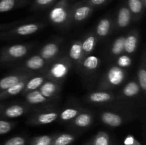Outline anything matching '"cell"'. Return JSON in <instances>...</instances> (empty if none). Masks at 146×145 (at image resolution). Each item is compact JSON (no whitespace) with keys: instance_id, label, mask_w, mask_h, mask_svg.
<instances>
[{"instance_id":"4","label":"cell","mask_w":146,"mask_h":145,"mask_svg":"<svg viewBox=\"0 0 146 145\" xmlns=\"http://www.w3.org/2000/svg\"><path fill=\"white\" fill-rule=\"evenodd\" d=\"M94 7L89 4L84 2L77 4L71 9V18L77 22H81L86 19L92 12Z\"/></svg>"},{"instance_id":"18","label":"cell","mask_w":146,"mask_h":145,"mask_svg":"<svg viewBox=\"0 0 146 145\" xmlns=\"http://www.w3.org/2000/svg\"><path fill=\"white\" fill-rule=\"evenodd\" d=\"M26 100L28 103L31 105H37V104L43 103L48 100L44 95H41L38 90L30 91L26 95Z\"/></svg>"},{"instance_id":"3","label":"cell","mask_w":146,"mask_h":145,"mask_svg":"<svg viewBox=\"0 0 146 145\" xmlns=\"http://www.w3.org/2000/svg\"><path fill=\"white\" fill-rule=\"evenodd\" d=\"M69 63L67 61H58L53 64L48 71V76L54 80H61L67 75L69 70Z\"/></svg>"},{"instance_id":"39","label":"cell","mask_w":146,"mask_h":145,"mask_svg":"<svg viewBox=\"0 0 146 145\" xmlns=\"http://www.w3.org/2000/svg\"><path fill=\"white\" fill-rule=\"evenodd\" d=\"M135 139L133 136L129 134L125 137V140H124V145H130L131 144L135 142Z\"/></svg>"},{"instance_id":"37","label":"cell","mask_w":146,"mask_h":145,"mask_svg":"<svg viewBox=\"0 0 146 145\" xmlns=\"http://www.w3.org/2000/svg\"><path fill=\"white\" fill-rule=\"evenodd\" d=\"M56 0H34V5L37 8H46L54 4Z\"/></svg>"},{"instance_id":"10","label":"cell","mask_w":146,"mask_h":145,"mask_svg":"<svg viewBox=\"0 0 146 145\" xmlns=\"http://www.w3.org/2000/svg\"><path fill=\"white\" fill-rule=\"evenodd\" d=\"M28 79L29 78L22 80L21 81L17 82V84H15V85H14L13 86H11V88H9V89L6 90L1 92V93H0V100L4 99V98H9V97L11 96H14V95H18L20 92H22V91L24 90V87H25L26 83H27Z\"/></svg>"},{"instance_id":"28","label":"cell","mask_w":146,"mask_h":145,"mask_svg":"<svg viewBox=\"0 0 146 145\" xmlns=\"http://www.w3.org/2000/svg\"><path fill=\"white\" fill-rule=\"evenodd\" d=\"M24 2L25 0H0V13L11 11Z\"/></svg>"},{"instance_id":"14","label":"cell","mask_w":146,"mask_h":145,"mask_svg":"<svg viewBox=\"0 0 146 145\" xmlns=\"http://www.w3.org/2000/svg\"><path fill=\"white\" fill-rule=\"evenodd\" d=\"M69 56L71 60L76 62H80L84 58L85 54L82 49L81 41H76L71 45L69 50Z\"/></svg>"},{"instance_id":"29","label":"cell","mask_w":146,"mask_h":145,"mask_svg":"<svg viewBox=\"0 0 146 145\" xmlns=\"http://www.w3.org/2000/svg\"><path fill=\"white\" fill-rule=\"evenodd\" d=\"M90 145H110L109 135L105 132H99L90 142Z\"/></svg>"},{"instance_id":"36","label":"cell","mask_w":146,"mask_h":145,"mask_svg":"<svg viewBox=\"0 0 146 145\" xmlns=\"http://www.w3.org/2000/svg\"><path fill=\"white\" fill-rule=\"evenodd\" d=\"M14 127V123L5 120H0V135L4 134L11 130Z\"/></svg>"},{"instance_id":"35","label":"cell","mask_w":146,"mask_h":145,"mask_svg":"<svg viewBox=\"0 0 146 145\" xmlns=\"http://www.w3.org/2000/svg\"><path fill=\"white\" fill-rule=\"evenodd\" d=\"M27 140L22 136H17L7 139L3 145H26Z\"/></svg>"},{"instance_id":"11","label":"cell","mask_w":146,"mask_h":145,"mask_svg":"<svg viewBox=\"0 0 146 145\" xmlns=\"http://www.w3.org/2000/svg\"><path fill=\"white\" fill-rule=\"evenodd\" d=\"M59 51L58 45L55 43H48L44 45L40 51V56L44 60H51L57 55Z\"/></svg>"},{"instance_id":"34","label":"cell","mask_w":146,"mask_h":145,"mask_svg":"<svg viewBox=\"0 0 146 145\" xmlns=\"http://www.w3.org/2000/svg\"><path fill=\"white\" fill-rule=\"evenodd\" d=\"M138 85L143 92L146 90V71L145 68H140L138 71Z\"/></svg>"},{"instance_id":"9","label":"cell","mask_w":146,"mask_h":145,"mask_svg":"<svg viewBox=\"0 0 146 145\" xmlns=\"http://www.w3.org/2000/svg\"><path fill=\"white\" fill-rule=\"evenodd\" d=\"M101 121L105 125L111 127H117L122 125L123 119L121 116L111 112H104L101 115Z\"/></svg>"},{"instance_id":"32","label":"cell","mask_w":146,"mask_h":145,"mask_svg":"<svg viewBox=\"0 0 146 145\" xmlns=\"http://www.w3.org/2000/svg\"><path fill=\"white\" fill-rule=\"evenodd\" d=\"M79 114V111L74 108H67L60 114V119L63 121H68L75 118Z\"/></svg>"},{"instance_id":"24","label":"cell","mask_w":146,"mask_h":145,"mask_svg":"<svg viewBox=\"0 0 146 145\" xmlns=\"http://www.w3.org/2000/svg\"><path fill=\"white\" fill-rule=\"evenodd\" d=\"M127 7L132 16L141 15L145 8L141 0H127Z\"/></svg>"},{"instance_id":"6","label":"cell","mask_w":146,"mask_h":145,"mask_svg":"<svg viewBox=\"0 0 146 145\" xmlns=\"http://www.w3.org/2000/svg\"><path fill=\"white\" fill-rule=\"evenodd\" d=\"M132 15L127 7V6H123L118 10L117 13L116 24L121 28H125L131 24Z\"/></svg>"},{"instance_id":"27","label":"cell","mask_w":146,"mask_h":145,"mask_svg":"<svg viewBox=\"0 0 146 145\" xmlns=\"http://www.w3.org/2000/svg\"><path fill=\"white\" fill-rule=\"evenodd\" d=\"M99 64V58L96 55H89L83 61V67L88 71H95L98 68Z\"/></svg>"},{"instance_id":"42","label":"cell","mask_w":146,"mask_h":145,"mask_svg":"<svg viewBox=\"0 0 146 145\" xmlns=\"http://www.w3.org/2000/svg\"><path fill=\"white\" fill-rule=\"evenodd\" d=\"M86 145H90V142H89V143H87Z\"/></svg>"},{"instance_id":"1","label":"cell","mask_w":146,"mask_h":145,"mask_svg":"<svg viewBox=\"0 0 146 145\" xmlns=\"http://www.w3.org/2000/svg\"><path fill=\"white\" fill-rule=\"evenodd\" d=\"M71 11L68 0H61L49 11L48 18L56 25H62L71 18Z\"/></svg>"},{"instance_id":"33","label":"cell","mask_w":146,"mask_h":145,"mask_svg":"<svg viewBox=\"0 0 146 145\" xmlns=\"http://www.w3.org/2000/svg\"><path fill=\"white\" fill-rule=\"evenodd\" d=\"M117 66L121 68H128L131 65L132 63V60L131 57L128 56V55H121L117 59Z\"/></svg>"},{"instance_id":"13","label":"cell","mask_w":146,"mask_h":145,"mask_svg":"<svg viewBox=\"0 0 146 145\" xmlns=\"http://www.w3.org/2000/svg\"><path fill=\"white\" fill-rule=\"evenodd\" d=\"M39 28V24L32 23V24H27L22 26H20L18 28H17L14 31H12V33L14 34L19 36H27L34 34Z\"/></svg>"},{"instance_id":"19","label":"cell","mask_w":146,"mask_h":145,"mask_svg":"<svg viewBox=\"0 0 146 145\" xmlns=\"http://www.w3.org/2000/svg\"><path fill=\"white\" fill-rule=\"evenodd\" d=\"M45 79L46 78L44 76H37L31 78L29 80H28L24 88V90H23L24 93L26 94L27 92L35 90L39 88L40 86L44 82Z\"/></svg>"},{"instance_id":"25","label":"cell","mask_w":146,"mask_h":145,"mask_svg":"<svg viewBox=\"0 0 146 145\" xmlns=\"http://www.w3.org/2000/svg\"><path fill=\"white\" fill-rule=\"evenodd\" d=\"M140 91H141V88L138 83L135 81H131L124 86L122 92L124 96L127 98H133L136 96Z\"/></svg>"},{"instance_id":"21","label":"cell","mask_w":146,"mask_h":145,"mask_svg":"<svg viewBox=\"0 0 146 145\" xmlns=\"http://www.w3.org/2000/svg\"><path fill=\"white\" fill-rule=\"evenodd\" d=\"M92 116L89 113H79L75 117L74 125L80 128H86L89 127L92 123Z\"/></svg>"},{"instance_id":"41","label":"cell","mask_w":146,"mask_h":145,"mask_svg":"<svg viewBox=\"0 0 146 145\" xmlns=\"http://www.w3.org/2000/svg\"><path fill=\"white\" fill-rule=\"evenodd\" d=\"M143 2V5L145 6V7H146V0H141Z\"/></svg>"},{"instance_id":"16","label":"cell","mask_w":146,"mask_h":145,"mask_svg":"<svg viewBox=\"0 0 146 145\" xmlns=\"http://www.w3.org/2000/svg\"><path fill=\"white\" fill-rule=\"evenodd\" d=\"M113 95L107 92H94L88 95V100L90 102L95 103H103L109 102L113 99Z\"/></svg>"},{"instance_id":"38","label":"cell","mask_w":146,"mask_h":145,"mask_svg":"<svg viewBox=\"0 0 146 145\" xmlns=\"http://www.w3.org/2000/svg\"><path fill=\"white\" fill-rule=\"evenodd\" d=\"M109 0H85L84 2L91 5L92 7H101L106 4Z\"/></svg>"},{"instance_id":"2","label":"cell","mask_w":146,"mask_h":145,"mask_svg":"<svg viewBox=\"0 0 146 145\" xmlns=\"http://www.w3.org/2000/svg\"><path fill=\"white\" fill-rule=\"evenodd\" d=\"M125 78V72L123 68L117 65L112 66L106 75L105 80L106 85L111 87H115L120 85L124 81Z\"/></svg>"},{"instance_id":"8","label":"cell","mask_w":146,"mask_h":145,"mask_svg":"<svg viewBox=\"0 0 146 145\" xmlns=\"http://www.w3.org/2000/svg\"><path fill=\"white\" fill-rule=\"evenodd\" d=\"M58 118V114L55 112H48L36 115L31 119V125H44L54 122Z\"/></svg>"},{"instance_id":"20","label":"cell","mask_w":146,"mask_h":145,"mask_svg":"<svg viewBox=\"0 0 146 145\" xmlns=\"http://www.w3.org/2000/svg\"><path fill=\"white\" fill-rule=\"evenodd\" d=\"M25 112V108L21 105H14L6 108L4 111V115L8 118H16L21 117Z\"/></svg>"},{"instance_id":"31","label":"cell","mask_w":146,"mask_h":145,"mask_svg":"<svg viewBox=\"0 0 146 145\" xmlns=\"http://www.w3.org/2000/svg\"><path fill=\"white\" fill-rule=\"evenodd\" d=\"M54 136L42 135L34 137L30 142L29 145H51Z\"/></svg>"},{"instance_id":"15","label":"cell","mask_w":146,"mask_h":145,"mask_svg":"<svg viewBox=\"0 0 146 145\" xmlns=\"http://www.w3.org/2000/svg\"><path fill=\"white\" fill-rule=\"evenodd\" d=\"M138 45V36L135 33H131L125 38L124 51L128 53H133L135 51Z\"/></svg>"},{"instance_id":"22","label":"cell","mask_w":146,"mask_h":145,"mask_svg":"<svg viewBox=\"0 0 146 145\" xmlns=\"http://www.w3.org/2000/svg\"><path fill=\"white\" fill-rule=\"evenodd\" d=\"M111 28V21L109 18H104L98 22L96 27V34L100 37H106L108 35Z\"/></svg>"},{"instance_id":"40","label":"cell","mask_w":146,"mask_h":145,"mask_svg":"<svg viewBox=\"0 0 146 145\" xmlns=\"http://www.w3.org/2000/svg\"><path fill=\"white\" fill-rule=\"evenodd\" d=\"M130 145H141V144L139 143V142H138V141L136 140V139H135V142H134L133 143V144H130Z\"/></svg>"},{"instance_id":"5","label":"cell","mask_w":146,"mask_h":145,"mask_svg":"<svg viewBox=\"0 0 146 145\" xmlns=\"http://www.w3.org/2000/svg\"><path fill=\"white\" fill-rule=\"evenodd\" d=\"M28 52L27 45L22 44H15L8 47L4 51L1 58L3 60L18 59L24 57Z\"/></svg>"},{"instance_id":"30","label":"cell","mask_w":146,"mask_h":145,"mask_svg":"<svg viewBox=\"0 0 146 145\" xmlns=\"http://www.w3.org/2000/svg\"><path fill=\"white\" fill-rule=\"evenodd\" d=\"M125 36H120L114 41L111 47V53L114 55H119L124 51Z\"/></svg>"},{"instance_id":"17","label":"cell","mask_w":146,"mask_h":145,"mask_svg":"<svg viewBox=\"0 0 146 145\" xmlns=\"http://www.w3.org/2000/svg\"><path fill=\"white\" fill-rule=\"evenodd\" d=\"M44 65H45V60L38 55L31 57L25 63L26 68L33 71L41 69L44 66Z\"/></svg>"},{"instance_id":"26","label":"cell","mask_w":146,"mask_h":145,"mask_svg":"<svg viewBox=\"0 0 146 145\" xmlns=\"http://www.w3.org/2000/svg\"><path fill=\"white\" fill-rule=\"evenodd\" d=\"M96 41L97 38L95 36L89 35L85 38L83 42H81L82 49L85 55L90 53L94 51L96 45Z\"/></svg>"},{"instance_id":"12","label":"cell","mask_w":146,"mask_h":145,"mask_svg":"<svg viewBox=\"0 0 146 145\" xmlns=\"http://www.w3.org/2000/svg\"><path fill=\"white\" fill-rule=\"evenodd\" d=\"M59 87L56 83L51 81H48L45 82L40 86L39 92H41V95H44L46 98L48 99L52 97H54L58 92Z\"/></svg>"},{"instance_id":"23","label":"cell","mask_w":146,"mask_h":145,"mask_svg":"<svg viewBox=\"0 0 146 145\" xmlns=\"http://www.w3.org/2000/svg\"><path fill=\"white\" fill-rule=\"evenodd\" d=\"M75 139V136L71 134L64 133L55 135L51 145H70Z\"/></svg>"},{"instance_id":"7","label":"cell","mask_w":146,"mask_h":145,"mask_svg":"<svg viewBox=\"0 0 146 145\" xmlns=\"http://www.w3.org/2000/svg\"><path fill=\"white\" fill-rule=\"evenodd\" d=\"M29 76V75H11L4 77L0 80V93Z\"/></svg>"}]
</instances>
